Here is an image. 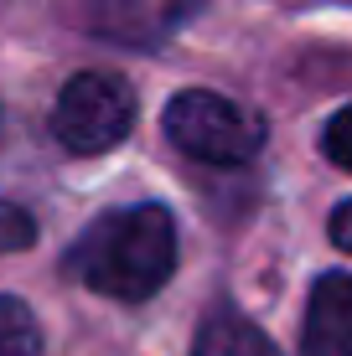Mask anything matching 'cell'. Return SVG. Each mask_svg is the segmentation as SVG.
<instances>
[{
	"instance_id": "6da1fadb",
	"label": "cell",
	"mask_w": 352,
	"mask_h": 356,
	"mask_svg": "<svg viewBox=\"0 0 352 356\" xmlns=\"http://www.w3.org/2000/svg\"><path fill=\"white\" fill-rule=\"evenodd\" d=\"M68 268L78 284L109 300H151L176 268V222L166 207L145 202L125 212H104L68 248Z\"/></svg>"
},
{
	"instance_id": "7a4b0ae2",
	"label": "cell",
	"mask_w": 352,
	"mask_h": 356,
	"mask_svg": "<svg viewBox=\"0 0 352 356\" xmlns=\"http://www.w3.org/2000/svg\"><path fill=\"white\" fill-rule=\"evenodd\" d=\"M166 134L181 155L202 165H244L264 145L259 114L208 88H187L166 104Z\"/></svg>"
},
{
	"instance_id": "3957f363",
	"label": "cell",
	"mask_w": 352,
	"mask_h": 356,
	"mask_svg": "<svg viewBox=\"0 0 352 356\" xmlns=\"http://www.w3.org/2000/svg\"><path fill=\"white\" fill-rule=\"evenodd\" d=\"M135 129V88L119 72H78L57 93L52 134L72 155H104Z\"/></svg>"
},
{
	"instance_id": "277c9868",
	"label": "cell",
	"mask_w": 352,
	"mask_h": 356,
	"mask_svg": "<svg viewBox=\"0 0 352 356\" xmlns=\"http://www.w3.org/2000/svg\"><path fill=\"white\" fill-rule=\"evenodd\" d=\"M197 10L202 0H83L89 26L119 47H161Z\"/></svg>"
},
{
	"instance_id": "5b68a950",
	"label": "cell",
	"mask_w": 352,
	"mask_h": 356,
	"mask_svg": "<svg viewBox=\"0 0 352 356\" xmlns=\"http://www.w3.org/2000/svg\"><path fill=\"white\" fill-rule=\"evenodd\" d=\"M300 356H352V274H321L311 289Z\"/></svg>"
},
{
	"instance_id": "8992f818",
	"label": "cell",
	"mask_w": 352,
	"mask_h": 356,
	"mask_svg": "<svg viewBox=\"0 0 352 356\" xmlns=\"http://www.w3.org/2000/svg\"><path fill=\"white\" fill-rule=\"evenodd\" d=\"M192 356H280V351H275V341L254 321H244V315H213V321L202 325Z\"/></svg>"
},
{
	"instance_id": "52a82bcc",
	"label": "cell",
	"mask_w": 352,
	"mask_h": 356,
	"mask_svg": "<svg viewBox=\"0 0 352 356\" xmlns=\"http://www.w3.org/2000/svg\"><path fill=\"white\" fill-rule=\"evenodd\" d=\"M0 356H42L36 315L16 300V294H0Z\"/></svg>"
},
{
	"instance_id": "ba28073f",
	"label": "cell",
	"mask_w": 352,
	"mask_h": 356,
	"mask_svg": "<svg viewBox=\"0 0 352 356\" xmlns=\"http://www.w3.org/2000/svg\"><path fill=\"white\" fill-rule=\"evenodd\" d=\"M36 243V222L26 207L16 202H0V253H16V248H31Z\"/></svg>"
},
{
	"instance_id": "9c48e42d",
	"label": "cell",
	"mask_w": 352,
	"mask_h": 356,
	"mask_svg": "<svg viewBox=\"0 0 352 356\" xmlns=\"http://www.w3.org/2000/svg\"><path fill=\"white\" fill-rule=\"evenodd\" d=\"M321 150H326L332 165L352 170V104L342 108V114H332V124L321 129Z\"/></svg>"
},
{
	"instance_id": "30bf717a",
	"label": "cell",
	"mask_w": 352,
	"mask_h": 356,
	"mask_svg": "<svg viewBox=\"0 0 352 356\" xmlns=\"http://www.w3.org/2000/svg\"><path fill=\"white\" fill-rule=\"evenodd\" d=\"M332 243H337L342 253H352V202H342V207L332 212Z\"/></svg>"
}]
</instances>
